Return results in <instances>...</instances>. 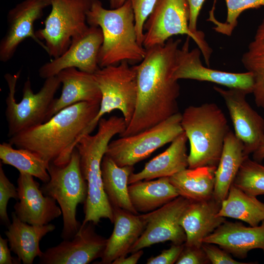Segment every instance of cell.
I'll return each mask as SVG.
<instances>
[{
	"label": "cell",
	"instance_id": "cell-1",
	"mask_svg": "<svg viewBox=\"0 0 264 264\" xmlns=\"http://www.w3.org/2000/svg\"><path fill=\"white\" fill-rule=\"evenodd\" d=\"M181 42L170 38L164 44L146 48L144 59L134 66L136 107L131 121L120 137L144 131L179 112L180 86L174 73Z\"/></svg>",
	"mask_w": 264,
	"mask_h": 264
},
{
	"label": "cell",
	"instance_id": "cell-2",
	"mask_svg": "<svg viewBox=\"0 0 264 264\" xmlns=\"http://www.w3.org/2000/svg\"><path fill=\"white\" fill-rule=\"evenodd\" d=\"M100 105L87 102L71 105L44 123L10 137L8 142L35 153L48 163L64 166L81 134L97 114Z\"/></svg>",
	"mask_w": 264,
	"mask_h": 264
},
{
	"label": "cell",
	"instance_id": "cell-3",
	"mask_svg": "<svg viewBox=\"0 0 264 264\" xmlns=\"http://www.w3.org/2000/svg\"><path fill=\"white\" fill-rule=\"evenodd\" d=\"M127 126L123 117H103L98 122L97 132L84 135L76 145L81 170L88 185L84 206L85 217L81 226L88 222L96 225L102 219L113 222V209L103 188L101 163L111 138L116 134H121Z\"/></svg>",
	"mask_w": 264,
	"mask_h": 264
},
{
	"label": "cell",
	"instance_id": "cell-4",
	"mask_svg": "<svg viewBox=\"0 0 264 264\" xmlns=\"http://www.w3.org/2000/svg\"><path fill=\"white\" fill-rule=\"evenodd\" d=\"M87 21L89 26H98L102 31L103 42L98 56L100 68L117 65L123 61L137 63L145 57L146 49L137 41L130 0L111 9L103 7L100 0H92Z\"/></svg>",
	"mask_w": 264,
	"mask_h": 264
},
{
	"label": "cell",
	"instance_id": "cell-5",
	"mask_svg": "<svg viewBox=\"0 0 264 264\" xmlns=\"http://www.w3.org/2000/svg\"><path fill=\"white\" fill-rule=\"evenodd\" d=\"M181 125L190 144L188 168L217 167L230 130L220 107L214 103L190 106L182 114Z\"/></svg>",
	"mask_w": 264,
	"mask_h": 264
},
{
	"label": "cell",
	"instance_id": "cell-6",
	"mask_svg": "<svg viewBox=\"0 0 264 264\" xmlns=\"http://www.w3.org/2000/svg\"><path fill=\"white\" fill-rule=\"evenodd\" d=\"M48 171L49 180L41 187L43 193L56 200L61 209L63 227L61 237L71 240L77 234L81 223L76 218L77 208L85 203L88 185L82 174L78 150L74 149L68 162L60 166L50 163Z\"/></svg>",
	"mask_w": 264,
	"mask_h": 264
},
{
	"label": "cell",
	"instance_id": "cell-7",
	"mask_svg": "<svg viewBox=\"0 0 264 264\" xmlns=\"http://www.w3.org/2000/svg\"><path fill=\"white\" fill-rule=\"evenodd\" d=\"M21 70L14 75H4L9 88L5 112L9 137L45 122L49 108L61 84L57 76L49 77L45 79L40 90L34 93L28 78L24 84L22 99L17 103L15 94Z\"/></svg>",
	"mask_w": 264,
	"mask_h": 264
},
{
	"label": "cell",
	"instance_id": "cell-8",
	"mask_svg": "<svg viewBox=\"0 0 264 264\" xmlns=\"http://www.w3.org/2000/svg\"><path fill=\"white\" fill-rule=\"evenodd\" d=\"M93 75L102 94L100 109L78 141L84 135L91 134L103 116L115 110L121 112L128 126L136 107L137 91L134 66L131 67L127 61H123L117 65L100 68Z\"/></svg>",
	"mask_w": 264,
	"mask_h": 264
},
{
	"label": "cell",
	"instance_id": "cell-9",
	"mask_svg": "<svg viewBox=\"0 0 264 264\" xmlns=\"http://www.w3.org/2000/svg\"><path fill=\"white\" fill-rule=\"evenodd\" d=\"M189 8L187 0H157L146 21L143 46L146 49L164 44L172 36L186 35L198 45L207 66H210L212 49L203 32H192L189 27Z\"/></svg>",
	"mask_w": 264,
	"mask_h": 264
},
{
	"label": "cell",
	"instance_id": "cell-10",
	"mask_svg": "<svg viewBox=\"0 0 264 264\" xmlns=\"http://www.w3.org/2000/svg\"><path fill=\"white\" fill-rule=\"evenodd\" d=\"M92 0H51V10L43 28L36 32L45 41L47 53L56 58L70 46L72 39L87 32V13Z\"/></svg>",
	"mask_w": 264,
	"mask_h": 264
},
{
	"label": "cell",
	"instance_id": "cell-11",
	"mask_svg": "<svg viewBox=\"0 0 264 264\" xmlns=\"http://www.w3.org/2000/svg\"><path fill=\"white\" fill-rule=\"evenodd\" d=\"M179 112L136 134L110 141L105 155L118 166H133L183 133Z\"/></svg>",
	"mask_w": 264,
	"mask_h": 264
},
{
	"label": "cell",
	"instance_id": "cell-12",
	"mask_svg": "<svg viewBox=\"0 0 264 264\" xmlns=\"http://www.w3.org/2000/svg\"><path fill=\"white\" fill-rule=\"evenodd\" d=\"M190 202L191 200L179 196L161 207L142 214L146 221V226L130 253L166 241H170L175 244H184L186 236L180 224V220Z\"/></svg>",
	"mask_w": 264,
	"mask_h": 264
},
{
	"label": "cell",
	"instance_id": "cell-13",
	"mask_svg": "<svg viewBox=\"0 0 264 264\" xmlns=\"http://www.w3.org/2000/svg\"><path fill=\"white\" fill-rule=\"evenodd\" d=\"M190 38L187 36L181 47L177 50L174 73L175 79L210 82L229 88L243 89L248 94L252 93L254 81L250 72H230L204 66L200 59V49L198 47L189 49Z\"/></svg>",
	"mask_w": 264,
	"mask_h": 264
},
{
	"label": "cell",
	"instance_id": "cell-14",
	"mask_svg": "<svg viewBox=\"0 0 264 264\" xmlns=\"http://www.w3.org/2000/svg\"><path fill=\"white\" fill-rule=\"evenodd\" d=\"M223 98L228 110L234 133L243 145L246 156L253 154L264 137V119L246 99V91L235 88L213 87Z\"/></svg>",
	"mask_w": 264,
	"mask_h": 264
},
{
	"label": "cell",
	"instance_id": "cell-15",
	"mask_svg": "<svg viewBox=\"0 0 264 264\" xmlns=\"http://www.w3.org/2000/svg\"><path fill=\"white\" fill-rule=\"evenodd\" d=\"M103 42L101 29L89 26L86 33L72 40L70 46L63 54L43 65L39 69V76L46 79L69 67L93 74L100 68L98 56Z\"/></svg>",
	"mask_w": 264,
	"mask_h": 264
},
{
	"label": "cell",
	"instance_id": "cell-16",
	"mask_svg": "<svg viewBox=\"0 0 264 264\" xmlns=\"http://www.w3.org/2000/svg\"><path fill=\"white\" fill-rule=\"evenodd\" d=\"M51 0H24L11 9L7 15V29L0 42V61L5 63L13 57L18 46L30 38L46 52L47 47L34 31L36 21L41 18Z\"/></svg>",
	"mask_w": 264,
	"mask_h": 264
},
{
	"label": "cell",
	"instance_id": "cell-17",
	"mask_svg": "<svg viewBox=\"0 0 264 264\" xmlns=\"http://www.w3.org/2000/svg\"><path fill=\"white\" fill-rule=\"evenodd\" d=\"M88 222L80 227L71 240H64L47 249L39 258L40 264H88L101 258L107 239L97 234Z\"/></svg>",
	"mask_w": 264,
	"mask_h": 264
},
{
	"label": "cell",
	"instance_id": "cell-18",
	"mask_svg": "<svg viewBox=\"0 0 264 264\" xmlns=\"http://www.w3.org/2000/svg\"><path fill=\"white\" fill-rule=\"evenodd\" d=\"M33 177L20 173L17 188L19 201L14 206V212L20 220L29 224H47L62 212L55 199L43 193Z\"/></svg>",
	"mask_w": 264,
	"mask_h": 264
},
{
	"label": "cell",
	"instance_id": "cell-19",
	"mask_svg": "<svg viewBox=\"0 0 264 264\" xmlns=\"http://www.w3.org/2000/svg\"><path fill=\"white\" fill-rule=\"evenodd\" d=\"M203 242L216 244L240 259L246 258L254 249H261L264 253V220L260 225L249 227L225 220Z\"/></svg>",
	"mask_w": 264,
	"mask_h": 264
},
{
	"label": "cell",
	"instance_id": "cell-20",
	"mask_svg": "<svg viewBox=\"0 0 264 264\" xmlns=\"http://www.w3.org/2000/svg\"><path fill=\"white\" fill-rule=\"evenodd\" d=\"M56 76L63 85L62 93L51 103L45 121L62 110L76 103H101V92L93 74L69 67L61 70Z\"/></svg>",
	"mask_w": 264,
	"mask_h": 264
},
{
	"label": "cell",
	"instance_id": "cell-21",
	"mask_svg": "<svg viewBox=\"0 0 264 264\" xmlns=\"http://www.w3.org/2000/svg\"><path fill=\"white\" fill-rule=\"evenodd\" d=\"M114 228L107 242L101 261L95 264H110L125 257L142 234L146 221L142 215L120 208H112Z\"/></svg>",
	"mask_w": 264,
	"mask_h": 264
},
{
	"label": "cell",
	"instance_id": "cell-22",
	"mask_svg": "<svg viewBox=\"0 0 264 264\" xmlns=\"http://www.w3.org/2000/svg\"><path fill=\"white\" fill-rule=\"evenodd\" d=\"M220 204L214 198L191 201L180 220L186 236L185 245L201 247L204 239L226 220L218 215Z\"/></svg>",
	"mask_w": 264,
	"mask_h": 264
},
{
	"label": "cell",
	"instance_id": "cell-23",
	"mask_svg": "<svg viewBox=\"0 0 264 264\" xmlns=\"http://www.w3.org/2000/svg\"><path fill=\"white\" fill-rule=\"evenodd\" d=\"M11 217L12 222L4 232L10 248L23 264H32L35 258H40L43 253L40 248V242L56 227L51 223L29 224L20 220L14 212L12 213Z\"/></svg>",
	"mask_w": 264,
	"mask_h": 264
},
{
	"label": "cell",
	"instance_id": "cell-24",
	"mask_svg": "<svg viewBox=\"0 0 264 264\" xmlns=\"http://www.w3.org/2000/svg\"><path fill=\"white\" fill-rule=\"evenodd\" d=\"M187 141L183 132L171 142L165 151L147 162L141 171L133 172L129 176V184L140 180L170 177L188 168Z\"/></svg>",
	"mask_w": 264,
	"mask_h": 264
},
{
	"label": "cell",
	"instance_id": "cell-25",
	"mask_svg": "<svg viewBox=\"0 0 264 264\" xmlns=\"http://www.w3.org/2000/svg\"><path fill=\"white\" fill-rule=\"evenodd\" d=\"M246 156L243 145L229 130L224 139L219 164L215 173L214 198L219 203L226 198L229 189Z\"/></svg>",
	"mask_w": 264,
	"mask_h": 264
},
{
	"label": "cell",
	"instance_id": "cell-26",
	"mask_svg": "<svg viewBox=\"0 0 264 264\" xmlns=\"http://www.w3.org/2000/svg\"><path fill=\"white\" fill-rule=\"evenodd\" d=\"M129 185L130 200L138 213L153 211L179 196L169 177L140 180Z\"/></svg>",
	"mask_w": 264,
	"mask_h": 264
},
{
	"label": "cell",
	"instance_id": "cell-27",
	"mask_svg": "<svg viewBox=\"0 0 264 264\" xmlns=\"http://www.w3.org/2000/svg\"><path fill=\"white\" fill-rule=\"evenodd\" d=\"M216 168H187L169 177V180L179 196L191 201L206 200L213 198Z\"/></svg>",
	"mask_w": 264,
	"mask_h": 264
},
{
	"label": "cell",
	"instance_id": "cell-28",
	"mask_svg": "<svg viewBox=\"0 0 264 264\" xmlns=\"http://www.w3.org/2000/svg\"><path fill=\"white\" fill-rule=\"evenodd\" d=\"M133 171V166H119L106 155L101 163L103 188L112 207L138 214L131 201L128 190L129 178Z\"/></svg>",
	"mask_w": 264,
	"mask_h": 264
},
{
	"label": "cell",
	"instance_id": "cell-29",
	"mask_svg": "<svg viewBox=\"0 0 264 264\" xmlns=\"http://www.w3.org/2000/svg\"><path fill=\"white\" fill-rule=\"evenodd\" d=\"M218 215L243 221L251 226L264 220V203L232 184L221 202Z\"/></svg>",
	"mask_w": 264,
	"mask_h": 264
},
{
	"label": "cell",
	"instance_id": "cell-30",
	"mask_svg": "<svg viewBox=\"0 0 264 264\" xmlns=\"http://www.w3.org/2000/svg\"><path fill=\"white\" fill-rule=\"evenodd\" d=\"M241 61L247 71L252 74L254 84L252 93L256 106L264 109V18L242 54Z\"/></svg>",
	"mask_w": 264,
	"mask_h": 264
},
{
	"label": "cell",
	"instance_id": "cell-31",
	"mask_svg": "<svg viewBox=\"0 0 264 264\" xmlns=\"http://www.w3.org/2000/svg\"><path fill=\"white\" fill-rule=\"evenodd\" d=\"M0 158L3 164L11 165L20 173L29 174L44 183L50 179L49 163L29 150L14 149L9 142H2L0 144Z\"/></svg>",
	"mask_w": 264,
	"mask_h": 264
},
{
	"label": "cell",
	"instance_id": "cell-32",
	"mask_svg": "<svg viewBox=\"0 0 264 264\" xmlns=\"http://www.w3.org/2000/svg\"><path fill=\"white\" fill-rule=\"evenodd\" d=\"M233 184L250 196L264 195V166L246 156Z\"/></svg>",
	"mask_w": 264,
	"mask_h": 264
},
{
	"label": "cell",
	"instance_id": "cell-33",
	"mask_svg": "<svg viewBox=\"0 0 264 264\" xmlns=\"http://www.w3.org/2000/svg\"><path fill=\"white\" fill-rule=\"evenodd\" d=\"M227 6V17L224 22L219 21L214 15V6L209 12L208 21L212 22L215 26L214 30L223 35L230 36L238 25V19L244 11L258 8L264 6V0H225Z\"/></svg>",
	"mask_w": 264,
	"mask_h": 264
},
{
	"label": "cell",
	"instance_id": "cell-34",
	"mask_svg": "<svg viewBox=\"0 0 264 264\" xmlns=\"http://www.w3.org/2000/svg\"><path fill=\"white\" fill-rule=\"evenodd\" d=\"M133 9L138 43L143 45L144 23L157 0H130Z\"/></svg>",
	"mask_w": 264,
	"mask_h": 264
},
{
	"label": "cell",
	"instance_id": "cell-35",
	"mask_svg": "<svg viewBox=\"0 0 264 264\" xmlns=\"http://www.w3.org/2000/svg\"><path fill=\"white\" fill-rule=\"evenodd\" d=\"M11 198L18 200L17 188L5 175L0 164V219L3 224L8 226L10 221L7 212L8 200Z\"/></svg>",
	"mask_w": 264,
	"mask_h": 264
},
{
	"label": "cell",
	"instance_id": "cell-36",
	"mask_svg": "<svg viewBox=\"0 0 264 264\" xmlns=\"http://www.w3.org/2000/svg\"><path fill=\"white\" fill-rule=\"evenodd\" d=\"M201 248L210 263L212 264H247L234 259L228 252L216 244L203 242Z\"/></svg>",
	"mask_w": 264,
	"mask_h": 264
},
{
	"label": "cell",
	"instance_id": "cell-37",
	"mask_svg": "<svg viewBox=\"0 0 264 264\" xmlns=\"http://www.w3.org/2000/svg\"><path fill=\"white\" fill-rule=\"evenodd\" d=\"M210 263L204 251L201 247L187 246L178 257L176 264H206Z\"/></svg>",
	"mask_w": 264,
	"mask_h": 264
},
{
	"label": "cell",
	"instance_id": "cell-38",
	"mask_svg": "<svg viewBox=\"0 0 264 264\" xmlns=\"http://www.w3.org/2000/svg\"><path fill=\"white\" fill-rule=\"evenodd\" d=\"M182 244H173L167 249L162 250L160 254L151 257L147 260V264H173L176 263L184 247Z\"/></svg>",
	"mask_w": 264,
	"mask_h": 264
},
{
	"label": "cell",
	"instance_id": "cell-39",
	"mask_svg": "<svg viewBox=\"0 0 264 264\" xmlns=\"http://www.w3.org/2000/svg\"><path fill=\"white\" fill-rule=\"evenodd\" d=\"M189 8V27L194 33L197 30V21L200 11L205 0H187Z\"/></svg>",
	"mask_w": 264,
	"mask_h": 264
},
{
	"label": "cell",
	"instance_id": "cell-40",
	"mask_svg": "<svg viewBox=\"0 0 264 264\" xmlns=\"http://www.w3.org/2000/svg\"><path fill=\"white\" fill-rule=\"evenodd\" d=\"M7 238L4 239L0 235V264H19L22 262L18 258L11 255V249L8 246Z\"/></svg>",
	"mask_w": 264,
	"mask_h": 264
},
{
	"label": "cell",
	"instance_id": "cell-41",
	"mask_svg": "<svg viewBox=\"0 0 264 264\" xmlns=\"http://www.w3.org/2000/svg\"><path fill=\"white\" fill-rule=\"evenodd\" d=\"M142 249L137 251L128 257L125 256L115 260L112 264H136L143 254Z\"/></svg>",
	"mask_w": 264,
	"mask_h": 264
},
{
	"label": "cell",
	"instance_id": "cell-42",
	"mask_svg": "<svg viewBox=\"0 0 264 264\" xmlns=\"http://www.w3.org/2000/svg\"><path fill=\"white\" fill-rule=\"evenodd\" d=\"M252 154L253 159L258 162L264 159V137L257 150Z\"/></svg>",
	"mask_w": 264,
	"mask_h": 264
},
{
	"label": "cell",
	"instance_id": "cell-43",
	"mask_svg": "<svg viewBox=\"0 0 264 264\" xmlns=\"http://www.w3.org/2000/svg\"><path fill=\"white\" fill-rule=\"evenodd\" d=\"M110 9H115L121 6L127 0H109Z\"/></svg>",
	"mask_w": 264,
	"mask_h": 264
}]
</instances>
